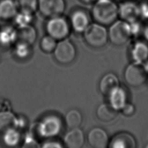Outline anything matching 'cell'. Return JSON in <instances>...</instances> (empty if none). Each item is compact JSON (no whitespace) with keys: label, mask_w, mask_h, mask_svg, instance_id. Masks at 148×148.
<instances>
[{"label":"cell","mask_w":148,"mask_h":148,"mask_svg":"<svg viewBox=\"0 0 148 148\" xmlns=\"http://www.w3.org/2000/svg\"><path fill=\"white\" fill-rule=\"evenodd\" d=\"M93 4L91 14L95 23L111 25L119 17L118 5L113 0H97Z\"/></svg>","instance_id":"6da1fadb"},{"label":"cell","mask_w":148,"mask_h":148,"mask_svg":"<svg viewBox=\"0 0 148 148\" xmlns=\"http://www.w3.org/2000/svg\"><path fill=\"white\" fill-rule=\"evenodd\" d=\"M124 76L128 85L132 87H139L147 80L148 71L143 62L134 61L126 68Z\"/></svg>","instance_id":"7a4b0ae2"},{"label":"cell","mask_w":148,"mask_h":148,"mask_svg":"<svg viewBox=\"0 0 148 148\" xmlns=\"http://www.w3.org/2000/svg\"><path fill=\"white\" fill-rule=\"evenodd\" d=\"M83 33L86 43L92 47H103L108 41V32L106 29L97 23L89 24Z\"/></svg>","instance_id":"3957f363"},{"label":"cell","mask_w":148,"mask_h":148,"mask_svg":"<svg viewBox=\"0 0 148 148\" xmlns=\"http://www.w3.org/2000/svg\"><path fill=\"white\" fill-rule=\"evenodd\" d=\"M131 36L130 24L121 19L113 22L108 32V38L112 44L116 46L125 44Z\"/></svg>","instance_id":"277c9868"},{"label":"cell","mask_w":148,"mask_h":148,"mask_svg":"<svg viewBox=\"0 0 148 148\" xmlns=\"http://www.w3.org/2000/svg\"><path fill=\"white\" fill-rule=\"evenodd\" d=\"M46 28L49 35L56 40L64 39L68 36L70 32L68 22L61 15L49 18Z\"/></svg>","instance_id":"5b68a950"},{"label":"cell","mask_w":148,"mask_h":148,"mask_svg":"<svg viewBox=\"0 0 148 148\" xmlns=\"http://www.w3.org/2000/svg\"><path fill=\"white\" fill-rule=\"evenodd\" d=\"M38 9L45 17L61 16L65 9L64 0H38Z\"/></svg>","instance_id":"8992f818"},{"label":"cell","mask_w":148,"mask_h":148,"mask_svg":"<svg viewBox=\"0 0 148 148\" xmlns=\"http://www.w3.org/2000/svg\"><path fill=\"white\" fill-rule=\"evenodd\" d=\"M61 128V121L56 116H49L45 117L36 127L39 136L45 138L55 136L60 132Z\"/></svg>","instance_id":"52a82bcc"},{"label":"cell","mask_w":148,"mask_h":148,"mask_svg":"<svg viewBox=\"0 0 148 148\" xmlns=\"http://www.w3.org/2000/svg\"><path fill=\"white\" fill-rule=\"evenodd\" d=\"M54 56L60 64L71 63L76 57V50L74 46L68 40H62L58 43L54 50Z\"/></svg>","instance_id":"ba28073f"},{"label":"cell","mask_w":148,"mask_h":148,"mask_svg":"<svg viewBox=\"0 0 148 148\" xmlns=\"http://www.w3.org/2000/svg\"><path fill=\"white\" fill-rule=\"evenodd\" d=\"M118 7L119 17L122 20L131 23L138 20L140 17L139 5L134 1H123Z\"/></svg>","instance_id":"9c48e42d"},{"label":"cell","mask_w":148,"mask_h":148,"mask_svg":"<svg viewBox=\"0 0 148 148\" xmlns=\"http://www.w3.org/2000/svg\"><path fill=\"white\" fill-rule=\"evenodd\" d=\"M89 145L94 148H105L108 145L109 139L106 132L101 128H94L88 134Z\"/></svg>","instance_id":"30bf717a"},{"label":"cell","mask_w":148,"mask_h":148,"mask_svg":"<svg viewBox=\"0 0 148 148\" xmlns=\"http://www.w3.org/2000/svg\"><path fill=\"white\" fill-rule=\"evenodd\" d=\"M136 143L134 136L127 132H120L110 140L109 147L112 148H135Z\"/></svg>","instance_id":"8fae6325"},{"label":"cell","mask_w":148,"mask_h":148,"mask_svg":"<svg viewBox=\"0 0 148 148\" xmlns=\"http://www.w3.org/2000/svg\"><path fill=\"white\" fill-rule=\"evenodd\" d=\"M71 24L76 32H83L90 24L89 17L84 11L76 10L71 16Z\"/></svg>","instance_id":"7c38bea8"},{"label":"cell","mask_w":148,"mask_h":148,"mask_svg":"<svg viewBox=\"0 0 148 148\" xmlns=\"http://www.w3.org/2000/svg\"><path fill=\"white\" fill-rule=\"evenodd\" d=\"M84 142V134L78 128H72L64 136V143L69 148H80Z\"/></svg>","instance_id":"4fadbf2b"},{"label":"cell","mask_w":148,"mask_h":148,"mask_svg":"<svg viewBox=\"0 0 148 148\" xmlns=\"http://www.w3.org/2000/svg\"><path fill=\"white\" fill-rule=\"evenodd\" d=\"M119 87V81L114 73H108L105 75L99 83V89L101 92L106 96L109 94L117 87Z\"/></svg>","instance_id":"5bb4252c"},{"label":"cell","mask_w":148,"mask_h":148,"mask_svg":"<svg viewBox=\"0 0 148 148\" xmlns=\"http://www.w3.org/2000/svg\"><path fill=\"white\" fill-rule=\"evenodd\" d=\"M18 9L14 0H0V19L9 20L14 18Z\"/></svg>","instance_id":"9a60e30c"},{"label":"cell","mask_w":148,"mask_h":148,"mask_svg":"<svg viewBox=\"0 0 148 148\" xmlns=\"http://www.w3.org/2000/svg\"><path fill=\"white\" fill-rule=\"evenodd\" d=\"M36 39V32L35 29L29 25L18 27L17 29V40L27 43L32 45Z\"/></svg>","instance_id":"2e32d148"},{"label":"cell","mask_w":148,"mask_h":148,"mask_svg":"<svg viewBox=\"0 0 148 148\" xmlns=\"http://www.w3.org/2000/svg\"><path fill=\"white\" fill-rule=\"evenodd\" d=\"M131 54L134 61L144 62L148 60V45L143 42L137 41L132 46Z\"/></svg>","instance_id":"e0dca14e"},{"label":"cell","mask_w":148,"mask_h":148,"mask_svg":"<svg viewBox=\"0 0 148 148\" xmlns=\"http://www.w3.org/2000/svg\"><path fill=\"white\" fill-rule=\"evenodd\" d=\"M118 110L115 109L110 103L100 105L96 111L98 119L103 122H109L113 120L117 116Z\"/></svg>","instance_id":"ac0fdd59"},{"label":"cell","mask_w":148,"mask_h":148,"mask_svg":"<svg viewBox=\"0 0 148 148\" xmlns=\"http://www.w3.org/2000/svg\"><path fill=\"white\" fill-rule=\"evenodd\" d=\"M109 103L116 110H121L127 103V95L124 89L118 87L109 95Z\"/></svg>","instance_id":"d6986e66"},{"label":"cell","mask_w":148,"mask_h":148,"mask_svg":"<svg viewBox=\"0 0 148 148\" xmlns=\"http://www.w3.org/2000/svg\"><path fill=\"white\" fill-rule=\"evenodd\" d=\"M17 118L15 115L9 111L0 112V132L14 129L17 127Z\"/></svg>","instance_id":"ffe728a7"},{"label":"cell","mask_w":148,"mask_h":148,"mask_svg":"<svg viewBox=\"0 0 148 148\" xmlns=\"http://www.w3.org/2000/svg\"><path fill=\"white\" fill-rule=\"evenodd\" d=\"M17 40V29L11 26L3 27L0 31V43L9 46Z\"/></svg>","instance_id":"44dd1931"},{"label":"cell","mask_w":148,"mask_h":148,"mask_svg":"<svg viewBox=\"0 0 148 148\" xmlns=\"http://www.w3.org/2000/svg\"><path fill=\"white\" fill-rule=\"evenodd\" d=\"M65 120L68 127L72 129L78 128L82 121V114L77 110L72 109L66 113Z\"/></svg>","instance_id":"7402d4cb"},{"label":"cell","mask_w":148,"mask_h":148,"mask_svg":"<svg viewBox=\"0 0 148 148\" xmlns=\"http://www.w3.org/2000/svg\"><path fill=\"white\" fill-rule=\"evenodd\" d=\"M20 135L16 128L8 130L3 132V141L4 143L10 147L16 146L20 142Z\"/></svg>","instance_id":"603a6c76"},{"label":"cell","mask_w":148,"mask_h":148,"mask_svg":"<svg viewBox=\"0 0 148 148\" xmlns=\"http://www.w3.org/2000/svg\"><path fill=\"white\" fill-rule=\"evenodd\" d=\"M20 11L34 14L38 9V0H14Z\"/></svg>","instance_id":"cb8c5ba5"},{"label":"cell","mask_w":148,"mask_h":148,"mask_svg":"<svg viewBox=\"0 0 148 148\" xmlns=\"http://www.w3.org/2000/svg\"><path fill=\"white\" fill-rule=\"evenodd\" d=\"M13 19L18 27L29 25L34 19V14L18 10Z\"/></svg>","instance_id":"d4e9b609"},{"label":"cell","mask_w":148,"mask_h":148,"mask_svg":"<svg viewBox=\"0 0 148 148\" xmlns=\"http://www.w3.org/2000/svg\"><path fill=\"white\" fill-rule=\"evenodd\" d=\"M56 45V40L50 35L43 37L40 40V48L45 53H51L54 51Z\"/></svg>","instance_id":"484cf974"},{"label":"cell","mask_w":148,"mask_h":148,"mask_svg":"<svg viewBox=\"0 0 148 148\" xmlns=\"http://www.w3.org/2000/svg\"><path fill=\"white\" fill-rule=\"evenodd\" d=\"M29 46L30 45L18 42L15 47V53L16 56L20 58H24L27 57L29 54Z\"/></svg>","instance_id":"4316f807"},{"label":"cell","mask_w":148,"mask_h":148,"mask_svg":"<svg viewBox=\"0 0 148 148\" xmlns=\"http://www.w3.org/2000/svg\"><path fill=\"white\" fill-rule=\"evenodd\" d=\"M130 25L131 28V35H138L140 33L142 32L143 31L144 27L142 26V24L140 21L138 20L135 21L132 23H129Z\"/></svg>","instance_id":"83f0119b"},{"label":"cell","mask_w":148,"mask_h":148,"mask_svg":"<svg viewBox=\"0 0 148 148\" xmlns=\"http://www.w3.org/2000/svg\"><path fill=\"white\" fill-rule=\"evenodd\" d=\"M140 17L144 19H148V0L144 1L139 5Z\"/></svg>","instance_id":"f1b7e54d"},{"label":"cell","mask_w":148,"mask_h":148,"mask_svg":"<svg viewBox=\"0 0 148 148\" xmlns=\"http://www.w3.org/2000/svg\"><path fill=\"white\" fill-rule=\"evenodd\" d=\"M121 110L124 115L126 116H131L135 112V108L133 104L126 103Z\"/></svg>","instance_id":"f546056e"},{"label":"cell","mask_w":148,"mask_h":148,"mask_svg":"<svg viewBox=\"0 0 148 148\" xmlns=\"http://www.w3.org/2000/svg\"><path fill=\"white\" fill-rule=\"evenodd\" d=\"M35 144H36V140L34 139V138L30 135H28L26 138H25L24 140V147L25 146H28L31 147L32 146H35Z\"/></svg>","instance_id":"4dcf8cb0"},{"label":"cell","mask_w":148,"mask_h":148,"mask_svg":"<svg viewBox=\"0 0 148 148\" xmlns=\"http://www.w3.org/2000/svg\"><path fill=\"white\" fill-rule=\"evenodd\" d=\"M42 147L45 148H50V147L60 148L62 147V145L60 143L55 141H47L44 143L42 146Z\"/></svg>","instance_id":"1f68e13d"},{"label":"cell","mask_w":148,"mask_h":148,"mask_svg":"<svg viewBox=\"0 0 148 148\" xmlns=\"http://www.w3.org/2000/svg\"><path fill=\"white\" fill-rule=\"evenodd\" d=\"M143 34L145 38H146V39L148 41V24L145 27H144Z\"/></svg>","instance_id":"d6a6232c"},{"label":"cell","mask_w":148,"mask_h":148,"mask_svg":"<svg viewBox=\"0 0 148 148\" xmlns=\"http://www.w3.org/2000/svg\"><path fill=\"white\" fill-rule=\"evenodd\" d=\"M80 2L84 4H93L97 0H79Z\"/></svg>","instance_id":"836d02e7"},{"label":"cell","mask_w":148,"mask_h":148,"mask_svg":"<svg viewBox=\"0 0 148 148\" xmlns=\"http://www.w3.org/2000/svg\"><path fill=\"white\" fill-rule=\"evenodd\" d=\"M145 65H146V69H147V71H148V61H147V62L145 64Z\"/></svg>","instance_id":"e575fe53"},{"label":"cell","mask_w":148,"mask_h":148,"mask_svg":"<svg viewBox=\"0 0 148 148\" xmlns=\"http://www.w3.org/2000/svg\"><path fill=\"white\" fill-rule=\"evenodd\" d=\"M146 147H147V148H148V144L146 146Z\"/></svg>","instance_id":"d590c367"},{"label":"cell","mask_w":148,"mask_h":148,"mask_svg":"<svg viewBox=\"0 0 148 148\" xmlns=\"http://www.w3.org/2000/svg\"><path fill=\"white\" fill-rule=\"evenodd\" d=\"M123 1H125V0H123Z\"/></svg>","instance_id":"8d00e7d4"}]
</instances>
